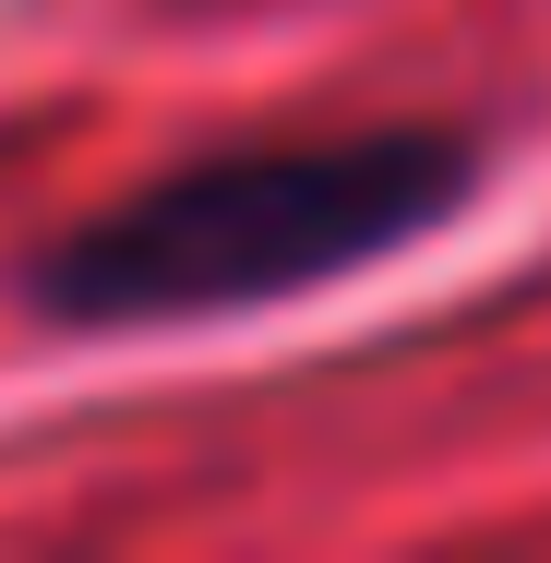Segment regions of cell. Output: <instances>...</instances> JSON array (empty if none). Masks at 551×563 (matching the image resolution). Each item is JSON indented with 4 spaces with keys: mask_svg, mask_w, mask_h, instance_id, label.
<instances>
[{
    "mask_svg": "<svg viewBox=\"0 0 551 563\" xmlns=\"http://www.w3.org/2000/svg\"><path fill=\"white\" fill-rule=\"evenodd\" d=\"M480 192V144L443 120H372L312 144H228L132 205L85 217L36 252V312L60 324H205L252 300H300L324 276H360L408 240H432Z\"/></svg>",
    "mask_w": 551,
    "mask_h": 563,
    "instance_id": "cell-1",
    "label": "cell"
}]
</instances>
